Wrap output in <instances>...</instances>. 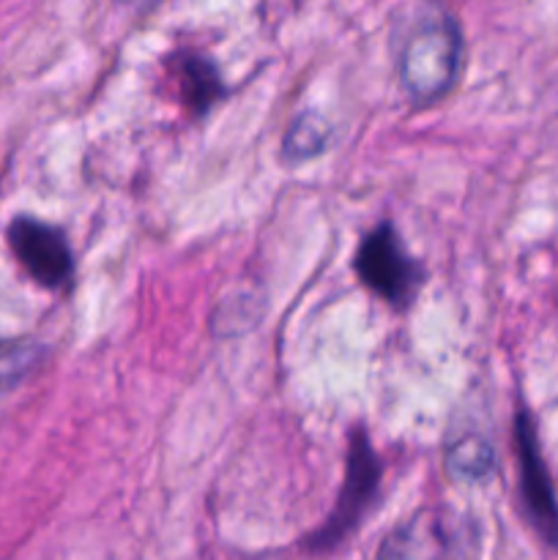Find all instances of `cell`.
Here are the masks:
<instances>
[{
    "instance_id": "8",
    "label": "cell",
    "mask_w": 558,
    "mask_h": 560,
    "mask_svg": "<svg viewBox=\"0 0 558 560\" xmlns=\"http://www.w3.org/2000/svg\"><path fill=\"white\" fill-rule=\"evenodd\" d=\"M42 345L31 339H0V397L20 386L42 364Z\"/></svg>"
},
{
    "instance_id": "6",
    "label": "cell",
    "mask_w": 558,
    "mask_h": 560,
    "mask_svg": "<svg viewBox=\"0 0 558 560\" xmlns=\"http://www.w3.org/2000/svg\"><path fill=\"white\" fill-rule=\"evenodd\" d=\"M377 481V465L375 454H372L370 443L364 438H356L353 446H350V459H348V479H345V492L339 498V509L332 517L328 525V539L334 536H342V530H348L356 523L361 512H364V503L370 501L372 487Z\"/></svg>"
},
{
    "instance_id": "1",
    "label": "cell",
    "mask_w": 558,
    "mask_h": 560,
    "mask_svg": "<svg viewBox=\"0 0 558 560\" xmlns=\"http://www.w3.org/2000/svg\"><path fill=\"white\" fill-rule=\"evenodd\" d=\"M463 60V38L443 11H427L410 31L399 55V80L419 104L438 102L452 91Z\"/></svg>"
},
{
    "instance_id": "4",
    "label": "cell",
    "mask_w": 558,
    "mask_h": 560,
    "mask_svg": "<svg viewBox=\"0 0 558 560\" xmlns=\"http://www.w3.org/2000/svg\"><path fill=\"white\" fill-rule=\"evenodd\" d=\"M377 560H454V534L441 514L427 509L386 536Z\"/></svg>"
},
{
    "instance_id": "7",
    "label": "cell",
    "mask_w": 558,
    "mask_h": 560,
    "mask_svg": "<svg viewBox=\"0 0 558 560\" xmlns=\"http://www.w3.org/2000/svg\"><path fill=\"white\" fill-rule=\"evenodd\" d=\"M178 85L184 93V102L189 109H206L211 107L213 98L219 96V77L208 60L197 58V55H186L178 63Z\"/></svg>"
},
{
    "instance_id": "2",
    "label": "cell",
    "mask_w": 558,
    "mask_h": 560,
    "mask_svg": "<svg viewBox=\"0 0 558 560\" xmlns=\"http://www.w3.org/2000/svg\"><path fill=\"white\" fill-rule=\"evenodd\" d=\"M356 271L372 293L397 306L414 299V288L419 282L414 260L403 249L392 224H381L361 241L359 255H356Z\"/></svg>"
},
{
    "instance_id": "3",
    "label": "cell",
    "mask_w": 558,
    "mask_h": 560,
    "mask_svg": "<svg viewBox=\"0 0 558 560\" xmlns=\"http://www.w3.org/2000/svg\"><path fill=\"white\" fill-rule=\"evenodd\" d=\"M9 246L33 282L63 288L74 271V257L63 233L38 219L20 217L9 224Z\"/></svg>"
},
{
    "instance_id": "10",
    "label": "cell",
    "mask_w": 558,
    "mask_h": 560,
    "mask_svg": "<svg viewBox=\"0 0 558 560\" xmlns=\"http://www.w3.org/2000/svg\"><path fill=\"white\" fill-rule=\"evenodd\" d=\"M328 142V124L317 115H301L293 120V126L284 135V156L290 162H304L326 148Z\"/></svg>"
},
{
    "instance_id": "11",
    "label": "cell",
    "mask_w": 558,
    "mask_h": 560,
    "mask_svg": "<svg viewBox=\"0 0 558 560\" xmlns=\"http://www.w3.org/2000/svg\"><path fill=\"white\" fill-rule=\"evenodd\" d=\"M129 3H137V5H146V3H153V0H129Z\"/></svg>"
},
{
    "instance_id": "9",
    "label": "cell",
    "mask_w": 558,
    "mask_h": 560,
    "mask_svg": "<svg viewBox=\"0 0 558 560\" xmlns=\"http://www.w3.org/2000/svg\"><path fill=\"white\" fill-rule=\"evenodd\" d=\"M449 474L460 481H481L492 470V448L485 438L463 435L452 443L446 454Z\"/></svg>"
},
{
    "instance_id": "5",
    "label": "cell",
    "mask_w": 558,
    "mask_h": 560,
    "mask_svg": "<svg viewBox=\"0 0 558 560\" xmlns=\"http://www.w3.org/2000/svg\"><path fill=\"white\" fill-rule=\"evenodd\" d=\"M520 443V463H523V492L536 525L550 541H558V509L553 501L550 485H547L545 465H542L539 452H536L534 432L528 430V421H520L518 427Z\"/></svg>"
}]
</instances>
